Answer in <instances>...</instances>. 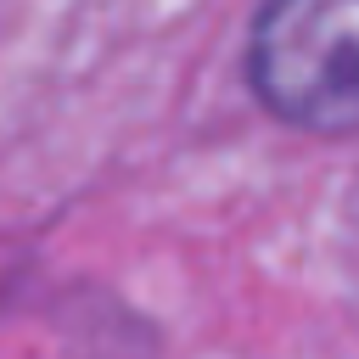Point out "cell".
I'll use <instances>...</instances> for the list:
<instances>
[{
	"label": "cell",
	"mask_w": 359,
	"mask_h": 359,
	"mask_svg": "<svg viewBox=\"0 0 359 359\" xmlns=\"http://www.w3.org/2000/svg\"><path fill=\"white\" fill-rule=\"evenodd\" d=\"M258 101L314 135L359 129V0H269L252 22Z\"/></svg>",
	"instance_id": "6da1fadb"
}]
</instances>
